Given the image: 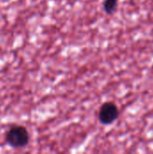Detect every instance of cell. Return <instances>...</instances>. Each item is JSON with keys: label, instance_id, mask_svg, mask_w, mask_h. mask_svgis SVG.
<instances>
[{"label": "cell", "instance_id": "6da1fadb", "mask_svg": "<svg viewBox=\"0 0 153 154\" xmlns=\"http://www.w3.org/2000/svg\"><path fill=\"white\" fill-rule=\"evenodd\" d=\"M6 143L13 148H23L29 143V134L23 126H14L5 134Z\"/></svg>", "mask_w": 153, "mask_h": 154}, {"label": "cell", "instance_id": "7a4b0ae2", "mask_svg": "<svg viewBox=\"0 0 153 154\" xmlns=\"http://www.w3.org/2000/svg\"><path fill=\"white\" fill-rule=\"evenodd\" d=\"M119 116V109L114 102L104 103L98 112V119L101 124L109 125L113 124Z\"/></svg>", "mask_w": 153, "mask_h": 154}, {"label": "cell", "instance_id": "3957f363", "mask_svg": "<svg viewBox=\"0 0 153 154\" xmlns=\"http://www.w3.org/2000/svg\"><path fill=\"white\" fill-rule=\"evenodd\" d=\"M118 6V0H105L103 4L104 11L107 14H113L115 13Z\"/></svg>", "mask_w": 153, "mask_h": 154}]
</instances>
